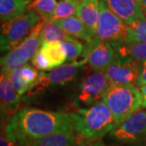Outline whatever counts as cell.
<instances>
[{
  "instance_id": "obj_35",
  "label": "cell",
  "mask_w": 146,
  "mask_h": 146,
  "mask_svg": "<svg viewBox=\"0 0 146 146\" xmlns=\"http://www.w3.org/2000/svg\"><path fill=\"white\" fill-rule=\"evenodd\" d=\"M65 1H69V0H65Z\"/></svg>"
},
{
  "instance_id": "obj_17",
  "label": "cell",
  "mask_w": 146,
  "mask_h": 146,
  "mask_svg": "<svg viewBox=\"0 0 146 146\" xmlns=\"http://www.w3.org/2000/svg\"><path fill=\"white\" fill-rule=\"evenodd\" d=\"M80 141L75 133L59 132L32 142L29 146H79Z\"/></svg>"
},
{
  "instance_id": "obj_11",
  "label": "cell",
  "mask_w": 146,
  "mask_h": 146,
  "mask_svg": "<svg viewBox=\"0 0 146 146\" xmlns=\"http://www.w3.org/2000/svg\"><path fill=\"white\" fill-rule=\"evenodd\" d=\"M82 56L95 72H104L116 58L115 50L109 42H100L95 46L84 45Z\"/></svg>"
},
{
  "instance_id": "obj_26",
  "label": "cell",
  "mask_w": 146,
  "mask_h": 146,
  "mask_svg": "<svg viewBox=\"0 0 146 146\" xmlns=\"http://www.w3.org/2000/svg\"><path fill=\"white\" fill-rule=\"evenodd\" d=\"M32 63L33 67L41 71V72H45V71H50L54 69L52 67V64L48 59L45 53L42 51L40 49L36 54L34 55V57L32 58Z\"/></svg>"
},
{
  "instance_id": "obj_20",
  "label": "cell",
  "mask_w": 146,
  "mask_h": 146,
  "mask_svg": "<svg viewBox=\"0 0 146 146\" xmlns=\"http://www.w3.org/2000/svg\"><path fill=\"white\" fill-rule=\"evenodd\" d=\"M40 49L46 55L48 59L52 64L53 68H57L67 61L66 54L63 50L60 43L43 42Z\"/></svg>"
},
{
  "instance_id": "obj_27",
  "label": "cell",
  "mask_w": 146,
  "mask_h": 146,
  "mask_svg": "<svg viewBox=\"0 0 146 146\" xmlns=\"http://www.w3.org/2000/svg\"><path fill=\"white\" fill-rule=\"evenodd\" d=\"M20 71H21V75L22 78L24 79L32 88L34 82L38 78L40 72H37V69L35 67H33L29 64H25V66H23L22 68H20Z\"/></svg>"
},
{
  "instance_id": "obj_12",
  "label": "cell",
  "mask_w": 146,
  "mask_h": 146,
  "mask_svg": "<svg viewBox=\"0 0 146 146\" xmlns=\"http://www.w3.org/2000/svg\"><path fill=\"white\" fill-rule=\"evenodd\" d=\"M110 10L127 25L145 18L136 0H101Z\"/></svg>"
},
{
  "instance_id": "obj_32",
  "label": "cell",
  "mask_w": 146,
  "mask_h": 146,
  "mask_svg": "<svg viewBox=\"0 0 146 146\" xmlns=\"http://www.w3.org/2000/svg\"><path fill=\"white\" fill-rule=\"evenodd\" d=\"M141 7L143 13H144V15L146 17V0H141Z\"/></svg>"
},
{
  "instance_id": "obj_10",
  "label": "cell",
  "mask_w": 146,
  "mask_h": 146,
  "mask_svg": "<svg viewBox=\"0 0 146 146\" xmlns=\"http://www.w3.org/2000/svg\"><path fill=\"white\" fill-rule=\"evenodd\" d=\"M140 63L135 60L116 59L104 71L110 84L136 83Z\"/></svg>"
},
{
  "instance_id": "obj_14",
  "label": "cell",
  "mask_w": 146,
  "mask_h": 146,
  "mask_svg": "<svg viewBox=\"0 0 146 146\" xmlns=\"http://www.w3.org/2000/svg\"><path fill=\"white\" fill-rule=\"evenodd\" d=\"M76 16L94 37L98 31L99 22L100 0H81L77 7Z\"/></svg>"
},
{
  "instance_id": "obj_28",
  "label": "cell",
  "mask_w": 146,
  "mask_h": 146,
  "mask_svg": "<svg viewBox=\"0 0 146 146\" xmlns=\"http://www.w3.org/2000/svg\"><path fill=\"white\" fill-rule=\"evenodd\" d=\"M136 84L139 87L146 84V61L140 63L139 68V75L136 80Z\"/></svg>"
},
{
  "instance_id": "obj_34",
  "label": "cell",
  "mask_w": 146,
  "mask_h": 146,
  "mask_svg": "<svg viewBox=\"0 0 146 146\" xmlns=\"http://www.w3.org/2000/svg\"><path fill=\"white\" fill-rule=\"evenodd\" d=\"M109 146H120V145H109Z\"/></svg>"
},
{
  "instance_id": "obj_4",
  "label": "cell",
  "mask_w": 146,
  "mask_h": 146,
  "mask_svg": "<svg viewBox=\"0 0 146 146\" xmlns=\"http://www.w3.org/2000/svg\"><path fill=\"white\" fill-rule=\"evenodd\" d=\"M43 21L33 28L28 36L1 58V72L10 73L22 68L34 57L43 44Z\"/></svg>"
},
{
  "instance_id": "obj_6",
  "label": "cell",
  "mask_w": 146,
  "mask_h": 146,
  "mask_svg": "<svg viewBox=\"0 0 146 146\" xmlns=\"http://www.w3.org/2000/svg\"><path fill=\"white\" fill-rule=\"evenodd\" d=\"M102 42L128 43V29L127 25L115 15L100 0V17L98 31L92 40L86 42V44L95 46Z\"/></svg>"
},
{
  "instance_id": "obj_5",
  "label": "cell",
  "mask_w": 146,
  "mask_h": 146,
  "mask_svg": "<svg viewBox=\"0 0 146 146\" xmlns=\"http://www.w3.org/2000/svg\"><path fill=\"white\" fill-rule=\"evenodd\" d=\"M40 16L35 11L29 10L24 15L3 23L0 33L2 52H8L20 44L40 22Z\"/></svg>"
},
{
  "instance_id": "obj_9",
  "label": "cell",
  "mask_w": 146,
  "mask_h": 146,
  "mask_svg": "<svg viewBox=\"0 0 146 146\" xmlns=\"http://www.w3.org/2000/svg\"><path fill=\"white\" fill-rule=\"evenodd\" d=\"M110 85L104 72H94L81 84L74 104L77 109H83L102 102Z\"/></svg>"
},
{
  "instance_id": "obj_18",
  "label": "cell",
  "mask_w": 146,
  "mask_h": 146,
  "mask_svg": "<svg viewBox=\"0 0 146 146\" xmlns=\"http://www.w3.org/2000/svg\"><path fill=\"white\" fill-rule=\"evenodd\" d=\"M30 4L26 0H0V20L2 24L25 13Z\"/></svg>"
},
{
  "instance_id": "obj_15",
  "label": "cell",
  "mask_w": 146,
  "mask_h": 146,
  "mask_svg": "<svg viewBox=\"0 0 146 146\" xmlns=\"http://www.w3.org/2000/svg\"><path fill=\"white\" fill-rule=\"evenodd\" d=\"M116 59L135 60L138 63L146 61V42H110Z\"/></svg>"
},
{
  "instance_id": "obj_24",
  "label": "cell",
  "mask_w": 146,
  "mask_h": 146,
  "mask_svg": "<svg viewBox=\"0 0 146 146\" xmlns=\"http://www.w3.org/2000/svg\"><path fill=\"white\" fill-rule=\"evenodd\" d=\"M60 45L66 54L67 61L69 62L76 61V59L80 57V54L82 55L83 54V44L79 42L76 38H75L72 41L62 42L60 43Z\"/></svg>"
},
{
  "instance_id": "obj_23",
  "label": "cell",
  "mask_w": 146,
  "mask_h": 146,
  "mask_svg": "<svg viewBox=\"0 0 146 146\" xmlns=\"http://www.w3.org/2000/svg\"><path fill=\"white\" fill-rule=\"evenodd\" d=\"M128 43L146 42V17L127 25Z\"/></svg>"
},
{
  "instance_id": "obj_8",
  "label": "cell",
  "mask_w": 146,
  "mask_h": 146,
  "mask_svg": "<svg viewBox=\"0 0 146 146\" xmlns=\"http://www.w3.org/2000/svg\"><path fill=\"white\" fill-rule=\"evenodd\" d=\"M87 63V59L84 58L80 61L63 63L48 73L41 72L31 89L27 92V97L41 94L51 86L68 84L76 77L80 70Z\"/></svg>"
},
{
  "instance_id": "obj_13",
  "label": "cell",
  "mask_w": 146,
  "mask_h": 146,
  "mask_svg": "<svg viewBox=\"0 0 146 146\" xmlns=\"http://www.w3.org/2000/svg\"><path fill=\"white\" fill-rule=\"evenodd\" d=\"M0 99L1 110L4 115L12 116L19 111L21 96L11 83L7 74L1 72L0 78Z\"/></svg>"
},
{
  "instance_id": "obj_3",
  "label": "cell",
  "mask_w": 146,
  "mask_h": 146,
  "mask_svg": "<svg viewBox=\"0 0 146 146\" xmlns=\"http://www.w3.org/2000/svg\"><path fill=\"white\" fill-rule=\"evenodd\" d=\"M103 102L111 111L117 125L142 107L140 89L132 84H110Z\"/></svg>"
},
{
  "instance_id": "obj_7",
  "label": "cell",
  "mask_w": 146,
  "mask_h": 146,
  "mask_svg": "<svg viewBox=\"0 0 146 146\" xmlns=\"http://www.w3.org/2000/svg\"><path fill=\"white\" fill-rule=\"evenodd\" d=\"M110 138L120 145L139 146L146 143V110L140 109L110 131Z\"/></svg>"
},
{
  "instance_id": "obj_1",
  "label": "cell",
  "mask_w": 146,
  "mask_h": 146,
  "mask_svg": "<svg viewBox=\"0 0 146 146\" xmlns=\"http://www.w3.org/2000/svg\"><path fill=\"white\" fill-rule=\"evenodd\" d=\"M18 146H29L33 141L59 132L75 133L72 112H54L27 107L11 116L3 130Z\"/></svg>"
},
{
  "instance_id": "obj_16",
  "label": "cell",
  "mask_w": 146,
  "mask_h": 146,
  "mask_svg": "<svg viewBox=\"0 0 146 146\" xmlns=\"http://www.w3.org/2000/svg\"><path fill=\"white\" fill-rule=\"evenodd\" d=\"M55 21L70 36L84 40L86 42L91 41L93 38V36L90 34L86 26L77 16H71Z\"/></svg>"
},
{
  "instance_id": "obj_21",
  "label": "cell",
  "mask_w": 146,
  "mask_h": 146,
  "mask_svg": "<svg viewBox=\"0 0 146 146\" xmlns=\"http://www.w3.org/2000/svg\"><path fill=\"white\" fill-rule=\"evenodd\" d=\"M57 4L55 0H33L29 5V9L35 11L43 21H50Z\"/></svg>"
},
{
  "instance_id": "obj_19",
  "label": "cell",
  "mask_w": 146,
  "mask_h": 146,
  "mask_svg": "<svg viewBox=\"0 0 146 146\" xmlns=\"http://www.w3.org/2000/svg\"><path fill=\"white\" fill-rule=\"evenodd\" d=\"M42 36L43 42L62 43L72 41L75 38L68 35L56 21H43Z\"/></svg>"
},
{
  "instance_id": "obj_25",
  "label": "cell",
  "mask_w": 146,
  "mask_h": 146,
  "mask_svg": "<svg viewBox=\"0 0 146 146\" xmlns=\"http://www.w3.org/2000/svg\"><path fill=\"white\" fill-rule=\"evenodd\" d=\"M7 76H8V78L10 80L11 84L13 85V87L15 88L16 92L19 94L20 96H22V95L26 94L31 88V86L22 78L20 68L16 69L10 73H7Z\"/></svg>"
},
{
  "instance_id": "obj_22",
  "label": "cell",
  "mask_w": 146,
  "mask_h": 146,
  "mask_svg": "<svg viewBox=\"0 0 146 146\" xmlns=\"http://www.w3.org/2000/svg\"><path fill=\"white\" fill-rule=\"evenodd\" d=\"M81 0H69L58 2L55 12L50 21H55L71 16H76V11Z\"/></svg>"
},
{
  "instance_id": "obj_2",
  "label": "cell",
  "mask_w": 146,
  "mask_h": 146,
  "mask_svg": "<svg viewBox=\"0 0 146 146\" xmlns=\"http://www.w3.org/2000/svg\"><path fill=\"white\" fill-rule=\"evenodd\" d=\"M72 113L75 131L80 142L100 140L117 125L111 111L103 102L89 108L77 109Z\"/></svg>"
},
{
  "instance_id": "obj_33",
  "label": "cell",
  "mask_w": 146,
  "mask_h": 146,
  "mask_svg": "<svg viewBox=\"0 0 146 146\" xmlns=\"http://www.w3.org/2000/svg\"><path fill=\"white\" fill-rule=\"evenodd\" d=\"M136 1L137 2V3H138V4L140 5V7H141V0H136Z\"/></svg>"
},
{
  "instance_id": "obj_30",
  "label": "cell",
  "mask_w": 146,
  "mask_h": 146,
  "mask_svg": "<svg viewBox=\"0 0 146 146\" xmlns=\"http://www.w3.org/2000/svg\"><path fill=\"white\" fill-rule=\"evenodd\" d=\"M79 146H106L104 144V142L100 140L96 141H80Z\"/></svg>"
},
{
  "instance_id": "obj_31",
  "label": "cell",
  "mask_w": 146,
  "mask_h": 146,
  "mask_svg": "<svg viewBox=\"0 0 146 146\" xmlns=\"http://www.w3.org/2000/svg\"><path fill=\"white\" fill-rule=\"evenodd\" d=\"M141 94V106L146 108V84L140 87Z\"/></svg>"
},
{
  "instance_id": "obj_29",
  "label": "cell",
  "mask_w": 146,
  "mask_h": 146,
  "mask_svg": "<svg viewBox=\"0 0 146 146\" xmlns=\"http://www.w3.org/2000/svg\"><path fill=\"white\" fill-rule=\"evenodd\" d=\"M0 146H18L17 143L11 137L6 135L3 131H1L0 136Z\"/></svg>"
}]
</instances>
